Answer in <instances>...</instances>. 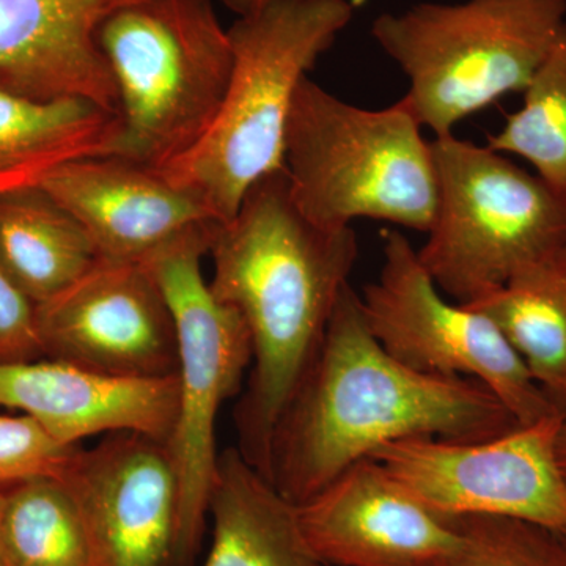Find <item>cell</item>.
<instances>
[{
    "label": "cell",
    "instance_id": "4fadbf2b",
    "mask_svg": "<svg viewBox=\"0 0 566 566\" xmlns=\"http://www.w3.org/2000/svg\"><path fill=\"white\" fill-rule=\"evenodd\" d=\"M91 524L99 566L175 564L180 480L169 442L112 433L65 476Z\"/></svg>",
    "mask_w": 566,
    "mask_h": 566
},
{
    "label": "cell",
    "instance_id": "7c38bea8",
    "mask_svg": "<svg viewBox=\"0 0 566 566\" xmlns=\"http://www.w3.org/2000/svg\"><path fill=\"white\" fill-rule=\"evenodd\" d=\"M324 566H442L460 547L461 517L438 512L374 458H364L297 505Z\"/></svg>",
    "mask_w": 566,
    "mask_h": 566
},
{
    "label": "cell",
    "instance_id": "9c48e42d",
    "mask_svg": "<svg viewBox=\"0 0 566 566\" xmlns=\"http://www.w3.org/2000/svg\"><path fill=\"white\" fill-rule=\"evenodd\" d=\"M382 255L378 281L365 286L360 301L371 334L390 356L420 374L482 382L521 424L558 411L495 324L447 300L398 230L385 232Z\"/></svg>",
    "mask_w": 566,
    "mask_h": 566
},
{
    "label": "cell",
    "instance_id": "f1b7e54d",
    "mask_svg": "<svg viewBox=\"0 0 566 566\" xmlns=\"http://www.w3.org/2000/svg\"><path fill=\"white\" fill-rule=\"evenodd\" d=\"M319 566H324V565H319Z\"/></svg>",
    "mask_w": 566,
    "mask_h": 566
},
{
    "label": "cell",
    "instance_id": "cb8c5ba5",
    "mask_svg": "<svg viewBox=\"0 0 566 566\" xmlns=\"http://www.w3.org/2000/svg\"><path fill=\"white\" fill-rule=\"evenodd\" d=\"M81 450L52 438L32 417L0 416V488L33 476L65 480Z\"/></svg>",
    "mask_w": 566,
    "mask_h": 566
},
{
    "label": "cell",
    "instance_id": "e0dca14e",
    "mask_svg": "<svg viewBox=\"0 0 566 566\" xmlns=\"http://www.w3.org/2000/svg\"><path fill=\"white\" fill-rule=\"evenodd\" d=\"M208 513L212 542L203 566H319L297 505L238 449L219 453Z\"/></svg>",
    "mask_w": 566,
    "mask_h": 566
},
{
    "label": "cell",
    "instance_id": "3957f363",
    "mask_svg": "<svg viewBox=\"0 0 566 566\" xmlns=\"http://www.w3.org/2000/svg\"><path fill=\"white\" fill-rule=\"evenodd\" d=\"M353 17L348 0H273L238 17L218 117L196 147L158 172L214 221H230L256 181L283 169L294 93Z\"/></svg>",
    "mask_w": 566,
    "mask_h": 566
},
{
    "label": "cell",
    "instance_id": "4316f807",
    "mask_svg": "<svg viewBox=\"0 0 566 566\" xmlns=\"http://www.w3.org/2000/svg\"><path fill=\"white\" fill-rule=\"evenodd\" d=\"M219 2L230 11H233L237 17H243V14L262 9V7L273 2V0H219Z\"/></svg>",
    "mask_w": 566,
    "mask_h": 566
},
{
    "label": "cell",
    "instance_id": "ac0fdd59",
    "mask_svg": "<svg viewBox=\"0 0 566 566\" xmlns=\"http://www.w3.org/2000/svg\"><path fill=\"white\" fill-rule=\"evenodd\" d=\"M114 112L84 98L39 99L0 85V192L40 185L63 164L109 156Z\"/></svg>",
    "mask_w": 566,
    "mask_h": 566
},
{
    "label": "cell",
    "instance_id": "7402d4cb",
    "mask_svg": "<svg viewBox=\"0 0 566 566\" xmlns=\"http://www.w3.org/2000/svg\"><path fill=\"white\" fill-rule=\"evenodd\" d=\"M524 103L486 147L526 159L547 185L566 193V21L524 88Z\"/></svg>",
    "mask_w": 566,
    "mask_h": 566
},
{
    "label": "cell",
    "instance_id": "d4e9b609",
    "mask_svg": "<svg viewBox=\"0 0 566 566\" xmlns=\"http://www.w3.org/2000/svg\"><path fill=\"white\" fill-rule=\"evenodd\" d=\"M43 357L36 305L0 271V364Z\"/></svg>",
    "mask_w": 566,
    "mask_h": 566
},
{
    "label": "cell",
    "instance_id": "5b68a950",
    "mask_svg": "<svg viewBox=\"0 0 566 566\" xmlns=\"http://www.w3.org/2000/svg\"><path fill=\"white\" fill-rule=\"evenodd\" d=\"M98 44L118 96L109 156L163 169L218 117L233 70L229 29L211 0H136L103 21Z\"/></svg>",
    "mask_w": 566,
    "mask_h": 566
},
{
    "label": "cell",
    "instance_id": "52a82bcc",
    "mask_svg": "<svg viewBox=\"0 0 566 566\" xmlns=\"http://www.w3.org/2000/svg\"><path fill=\"white\" fill-rule=\"evenodd\" d=\"M431 150L438 203L417 255L449 300L474 303L566 244V193L453 134Z\"/></svg>",
    "mask_w": 566,
    "mask_h": 566
},
{
    "label": "cell",
    "instance_id": "603a6c76",
    "mask_svg": "<svg viewBox=\"0 0 566 566\" xmlns=\"http://www.w3.org/2000/svg\"><path fill=\"white\" fill-rule=\"evenodd\" d=\"M460 547L442 566H566V535L513 517H461Z\"/></svg>",
    "mask_w": 566,
    "mask_h": 566
},
{
    "label": "cell",
    "instance_id": "484cf974",
    "mask_svg": "<svg viewBox=\"0 0 566 566\" xmlns=\"http://www.w3.org/2000/svg\"><path fill=\"white\" fill-rule=\"evenodd\" d=\"M558 411H560V424H558L557 434V457L560 463L562 472L566 476V395L557 403Z\"/></svg>",
    "mask_w": 566,
    "mask_h": 566
},
{
    "label": "cell",
    "instance_id": "44dd1931",
    "mask_svg": "<svg viewBox=\"0 0 566 566\" xmlns=\"http://www.w3.org/2000/svg\"><path fill=\"white\" fill-rule=\"evenodd\" d=\"M9 566H99L91 524L66 480L33 476L2 488Z\"/></svg>",
    "mask_w": 566,
    "mask_h": 566
},
{
    "label": "cell",
    "instance_id": "277c9868",
    "mask_svg": "<svg viewBox=\"0 0 566 566\" xmlns=\"http://www.w3.org/2000/svg\"><path fill=\"white\" fill-rule=\"evenodd\" d=\"M283 170L296 207L324 229L356 219L424 233L433 226V150L403 98L364 109L305 77L286 123Z\"/></svg>",
    "mask_w": 566,
    "mask_h": 566
},
{
    "label": "cell",
    "instance_id": "5bb4252c",
    "mask_svg": "<svg viewBox=\"0 0 566 566\" xmlns=\"http://www.w3.org/2000/svg\"><path fill=\"white\" fill-rule=\"evenodd\" d=\"M0 406L36 420L59 442L133 431L169 442L178 378H120L63 360L0 364Z\"/></svg>",
    "mask_w": 566,
    "mask_h": 566
},
{
    "label": "cell",
    "instance_id": "8992f818",
    "mask_svg": "<svg viewBox=\"0 0 566 566\" xmlns=\"http://www.w3.org/2000/svg\"><path fill=\"white\" fill-rule=\"evenodd\" d=\"M566 21V0L417 3L382 13L371 36L409 81L403 102L436 137L524 92Z\"/></svg>",
    "mask_w": 566,
    "mask_h": 566
},
{
    "label": "cell",
    "instance_id": "ffe728a7",
    "mask_svg": "<svg viewBox=\"0 0 566 566\" xmlns=\"http://www.w3.org/2000/svg\"><path fill=\"white\" fill-rule=\"evenodd\" d=\"M464 305L495 324L557 406L566 395V244Z\"/></svg>",
    "mask_w": 566,
    "mask_h": 566
},
{
    "label": "cell",
    "instance_id": "d6986e66",
    "mask_svg": "<svg viewBox=\"0 0 566 566\" xmlns=\"http://www.w3.org/2000/svg\"><path fill=\"white\" fill-rule=\"evenodd\" d=\"M87 232L40 185L0 192V271L35 305L98 262Z\"/></svg>",
    "mask_w": 566,
    "mask_h": 566
},
{
    "label": "cell",
    "instance_id": "6da1fadb",
    "mask_svg": "<svg viewBox=\"0 0 566 566\" xmlns=\"http://www.w3.org/2000/svg\"><path fill=\"white\" fill-rule=\"evenodd\" d=\"M520 424L482 382L398 363L371 334L360 294L348 283L275 427L268 479L300 505L389 442L479 441Z\"/></svg>",
    "mask_w": 566,
    "mask_h": 566
},
{
    "label": "cell",
    "instance_id": "9a60e30c",
    "mask_svg": "<svg viewBox=\"0 0 566 566\" xmlns=\"http://www.w3.org/2000/svg\"><path fill=\"white\" fill-rule=\"evenodd\" d=\"M40 186L81 223L102 259L140 262L186 230L218 222L158 170L115 156L63 164Z\"/></svg>",
    "mask_w": 566,
    "mask_h": 566
},
{
    "label": "cell",
    "instance_id": "83f0119b",
    "mask_svg": "<svg viewBox=\"0 0 566 566\" xmlns=\"http://www.w3.org/2000/svg\"><path fill=\"white\" fill-rule=\"evenodd\" d=\"M0 517H2V488H0ZM0 566H9L7 565L6 551H3L2 521H0Z\"/></svg>",
    "mask_w": 566,
    "mask_h": 566
},
{
    "label": "cell",
    "instance_id": "7a4b0ae2",
    "mask_svg": "<svg viewBox=\"0 0 566 566\" xmlns=\"http://www.w3.org/2000/svg\"><path fill=\"white\" fill-rule=\"evenodd\" d=\"M208 253L211 292L241 315L252 342L251 376L234 416L238 450L268 479L275 427L322 345L359 244L353 227L324 229L305 218L281 169L218 223Z\"/></svg>",
    "mask_w": 566,
    "mask_h": 566
},
{
    "label": "cell",
    "instance_id": "8fae6325",
    "mask_svg": "<svg viewBox=\"0 0 566 566\" xmlns=\"http://www.w3.org/2000/svg\"><path fill=\"white\" fill-rule=\"evenodd\" d=\"M36 319L46 359L120 378L177 375L172 311L144 262L99 256L73 285L36 305Z\"/></svg>",
    "mask_w": 566,
    "mask_h": 566
},
{
    "label": "cell",
    "instance_id": "ba28073f",
    "mask_svg": "<svg viewBox=\"0 0 566 566\" xmlns=\"http://www.w3.org/2000/svg\"><path fill=\"white\" fill-rule=\"evenodd\" d=\"M221 222L192 227L140 262L151 271L172 311L178 338V415L169 447L180 480L175 564L188 565L202 538L219 453L216 420L252 364L241 315L205 281L202 259Z\"/></svg>",
    "mask_w": 566,
    "mask_h": 566
},
{
    "label": "cell",
    "instance_id": "30bf717a",
    "mask_svg": "<svg viewBox=\"0 0 566 566\" xmlns=\"http://www.w3.org/2000/svg\"><path fill=\"white\" fill-rule=\"evenodd\" d=\"M560 411L479 441L412 438L371 455L423 504L449 516L528 521L566 535Z\"/></svg>",
    "mask_w": 566,
    "mask_h": 566
},
{
    "label": "cell",
    "instance_id": "2e32d148",
    "mask_svg": "<svg viewBox=\"0 0 566 566\" xmlns=\"http://www.w3.org/2000/svg\"><path fill=\"white\" fill-rule=\"evenodd\" d=\"M132 2L0 0V85L39 99H88L118 115L98 31Z\"/></svg>",
    "mask_w": 566,
    "mask_h": 566
}]
</instances>
